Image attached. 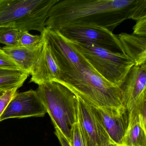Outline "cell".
I'll list each match as a JSON object with an SVG mask.
<instances>
[{
    "label": "cell",
    "instance_id": "obj_1",
    "mask_svg": "<svg viewBox=\"0 0 146 146\" xmlns=\"http://www.w3.org/2000/svg\"><path fill=\"white\" fill-rule=\"evenodd\" d=\"M146 17V0H63L51 7L46 27L58 31L71 25L103 27L113 32L127 19Z\"/></svg>",
    "mask_w": 146,
    "mask_h": 146
},
{
    "label": "cell",
    "instance_id": "obj_2",
    "mask_svg": "<svg viewBox=\"0 0 146 146\" xmlns=\"http://www.w3.org/2000/svg\"><path fill=\"white\" fill-rule=\"evenodd\" d=\"M56 82L96 109L109 113L125 109L120 88L102 77L88 62L69 72H63Z\"/></svg>",
    "mask_w": 146,
    "mask_h": 146
},
{
    "label": "cell",
    "instance_id": "obj_3",
    "mask_svg": "<svg viewBox=\"0 0 146 146\" xmlns=\"http://www.w3.org/2000/svg\"><path fill=\"white\" fill-rule=\"evenodd\" d=\"M36 91L54 127L70 141L72 126L78 120L77 96L56 82L39 85Z\"/></svg>",
    "mask_w": 146,
    "mask_h": 146
},
{
    "label": "cell",
    "instance_id": "obj_4",
    "mask_svg": "<svg viewBox=\"0 0 146 146\" xmlns=\"http://www.w3.org/2000/svg\"><path fill=\"white\" fill-rule=\"evenodd\" d=\"M59 1L0 0V28L42 33L46 28L49 10Z\"/></svg>",
    "mask_w": 146,
    "mask_h": 146
},
{
    "label": "cell",
    "instance_id": "obj_5",
    "mask_svg": "<svg viewBox=\"0 0 146 146\" xmlns=\"http://www.w3.org/2000/svg\"><path fill=\"white\" fill-rule=\"evenodd\" d=\"M67 40L99 75L119 88L134 65L132 60L122 53L113 52L92 44Z\"/></svg>",
    "mask_w": 146,
    "mask_h": 146
},
{
    "label": "cell",
    "instance_id": "obj_6",
    "mask_svg": "<svg viewBox=\"0 0 146 146\" xmlns=\"http://www.w3.org/2000/svg\"><path fill=\"white\" fill-rule=\"evenodd\" d=\"M57 31L70 40L92 44L111 52L124 54L123 48L117 35L103 27L71 25Z\"/></svg>",
    "mask_w": 146,
    "mask_h": 146
},
{
    "label": "cell",
    "instance_id": "obj_7",
    "mask_svg": "<svg viewBox=\"0 0 146 146\" xmlns=\"http://www.w3.org/2000/svg\"><path fill=\"white\" fill-rule=\"evenodd\" d=\"M120 88L124 107L129 113L146 109V64L133 66Z\"/></svg>",
    "mask_w": 146,
    "mask_h": 146
},
{
    "label": "cell",
    "instance_id": "obj_8",
    "mask_svg": "<svg viewBox=\"0 0 146 146\" xmlns=\"http://www.w3.org/2000/svg\"><path fill=\"white\" fill-rule=\"evenodd\" d=\"M40 34L48 42L62 72H69L88 63L58 31L46 27Z\"/></svg>",
    "mask_w": 146,
    "mask_h": 146
},
{
    "label": "cell",
    "instance_id": "obj_9",
    "mask_svg": "<svg viewBox=\"0 0 146 146\" xmlns=\"http://www.w3.org/2000/svg\"><path fill=\"white\" fill-rule=\"evenodd\" d=\"M46 113V109L36 90L17 92L4 110L0 122L10 118L43 117Z\"/></svg>",
    "mask_w": 146,
    "mask_h": 146
},
{
    "label": "cell",
    "instance_id": "obj_10",
    "mask_svg": "<svg viewBox=\"0 0 146 146\" xmlns=\"http://www.w3.org/2000/svg\"><path fill=\"white\" fill-rule=\"evenodd\" d=\"M78 119L87 146H105L111 141L95 108L78 99Z\"/></svg>",
    "mask_w": 146,
    "mask_h": 146
},
{
    "label": "cell",
    "instance_id": "obj_11",
    "mask_svg": "<svg viewBox=\"0 0 146 146\" xmlns=\"http://www.w3.org/2000/svg\"><path fill=\"white\" fill-rule=\"evenodd\" d=\"M43 38L42 51L30 74L31 77L30 82L38 86L51 82H56L63 73L48 42L44 36Z\"/></svg>",
    "mask_w": 146,
    "mask_h": 146
},
{
    "label": "cell",
    "instance_id": "obj_12",
    "mask_svg": "<svg viewBox=\"0 0 146 146\" xmlns=\"http://www.w3.org/2000/svg\"><path fill=\"white\" fill-rule=\"evenodd\" d=\"M43 45L44 38L41 43L34 46H5L2 49L23 71L30 75L40 55Z\"/></svg>",
    "mask_w": 146,
    "mask_h": 146
},
{
    "label": "cell",
    "instance_id": "obj_13",
    "mask_svg": "<svg viewBox=\"0 0 146 146\" xmlns=\"http://www.w3.org/2000/svg\"><path fill=\"white\" fill-rule=\"evenodd\" d=\"M95 109L111 140L115 143L122 144L129 124L127 111L124 109L117 112L109 113L100 109Z\"/></svg>",
    "mask_w": 146,
    "mask_h": 146
},
{
    "label": "cell",
    "instance_id": "obj_14",
    "mask_svg": "<svg viewBox=\"0 0 146 146\" xmlns=\"http://www.w3.org/2000/svg\"><path fill=\"white\" fill-rule=\"evenodd\" d=\"M117 36L124 54L132 60L134 65L146 64V37L126 33H120Z\"/></svg>",
    "mask_w": 146,
    "mask_h": 146
},
{
    "label": "cell",
    "instance_id": "obj_15",
    "mask_svg": "<svg viewBox=\"0 0 146 146\" xmlns=\"http://www.w3.org/2000/svg\"><path fill=\"white\" fill-rule=\"evenodd\" d=\"M128 128L123 140L125 146H146V117L129 114Z\"/></svg>",
    "mask_w": 146,
    "mask_h": 146
},
{
    "label": "cell",
    "instance_id": "obj_16",
    "mask_svg": "<svg viewBox=\"0 0 146 146\" xmlns=\"http://www.w3.org/2000/svg\"><path fill=\"white\" fill-rule=\"evenodd\" d=\"M29 76L23 71L0 69V93L21 88Z\"/></svg>",
    "mask_w": 146,
    "mask_h": 146
},
{
    "label": "cell",
    "instance_id": "obj_17",
    "mask_svg": "<svg viewBox=\"0 0 146 146\" xmlns=\"http://www.w3.org/2000/svg\"><path fill=\"white\" fill-rule=\"evenodd\" d=\"M19 32L14 29L0 28V43L7 46H18Z\"/></svg>",
    "mask_w": 146,
    "mask_h": 146
},
{
    "label": "cell",
    "instance_id": "obj_18",
    "mask_svg": "<svg viewBox=\"0 0 146 146\" xmlns=\"http://www.w3.org/2000/svg\"><path fill=\"white\" fill-rule=\"evenodd\" d=\"M69 142L71 146H87L85 135L79 119L72 126Z\"/></svg>",
    "mask_w": 146,
    "mask_h": 146
},
{
    "label": "cell",
    "instance_id": "obj_19",
    "mask_svg": "<svg viewBox=\"0 0 146 146\" xmlns=\"http://www.w3.org/2000/svg\"><path fill=\"white\" fill-rule=\"evenodd\" d=\"M42 35H33L27 31H19L18 46H34L41 43L43 41Z\"/></svg>",
    "mask_w": 146,
    "mask_h": 146
},
{
    "label": "cell",
    "instance_id": "obj_20",
    "mask_svg": "<svg viewBox=\"0 0 146 146\" xmlns=\"http://www.w3.org/2000/svg\"><path fill=\"white\" fill-rule=\"evenodd\" d=\"M0 69L23 71L0 48Z\"/></svg>",
    "mask_w": 146,
    "mask_h": 146
},
{
    "label": "cell",
    "instance_id": "obj_21",
    "mask_svg": "<svg viewBox=\"0 0 146 146\" xmlns=\"http://www.w3.org/2000/svg\"><path fill=\"white\" fill-rule=\"evenodd\" d=\"M17 88L7 90L0 94V117L9 102L17 91Z\"/></svg>",
    "mask_w": 146,
    "mask_h": 146
},
{
    "label": "cell",
    "instance_id": "obj_22",
    "mask_svg": "<svg viewBox=\"0 0 146 146\" xmlns=\"http://www.w3.org/2000/svg\"><path fill=\"white\" fill-rule=\"evenodd\" d=\"M133 35L146 37V17L136 21L133 27Z\"/></svg>",
    "mask_w": 146,
    "mask_h": 146
},
{
    "label": "cell",
    "instance_id": "obj_23",
    "mask_svg": "<svg viewBox=\"0 0 146 146\" xmlns=\"http://www.w3.org/2000/svg\"><path fill=\"white\" fill-rule=\"evenodd\" d=\"M55 129V134L57 137H58L61 146H71L70 142L68 141L67 139L62 134L60 131L56 128L54 127Z\"/></svg>",
    "mask_w": 146,
    "mask_h": 146
},
{
    "label": "cell",
    "instance_id": "obj_24",
    "mask_svg": "<svg viewBox=\"0 0 146 146\" xmlns=\"http://www.w3.org/2000/svg\"><path fill=\"white\" fill-rule=\"evenodd\" d=\"M105 146H125L124 145H122V144H117V143H115L114 142L112 141L111 140Z\"/></svg>",
    "mask_w": 146,
    "mask_h": 146
},
{
    "label": "cell",
    "instance_id": "obj_25",
    "mask_svg": "<svg viewBox=\"0 0 146 146\" xmlns=\"http://www.w3.org/2000/svg\"><path fill=\"white\" fill-rule=\"evenodd\" d=\"M2 93H0V94H2Z\"/></svg>",
    "mask_w": 146,
    "mask_h": 146
}]
</instances>
